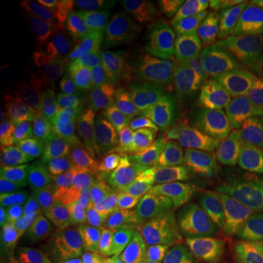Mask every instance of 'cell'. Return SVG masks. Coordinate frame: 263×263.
<instances>
[{"label":"cell","mask_w":263,"mask_h":263,"mask_svg":"<svg viewBox=\"0 0 263 263\" xmlns=\"http://www.w3.org/2000/svg\"><path fill=\"white\" fill-rule=\"evenodd\" d=\"M8 199L13 230L28 249L44 243L66 245L67 238L82 226L35 192L12 189Z\"/></svg>","instance_id":"3"},{"label":"cell","mask_w":263,"mask_h":263,"mask_svg":"<svg viewBox=\"0 0 263 263\" xmlns=\"http://www.w3.org/2000/svg\"><path fill=\"white\" fill-rule=\"evenodd\" d=\"M206 69L189 65L152 85L151 92L135 113V120H151L184 104L196 103L206 86Z\"/></svg>","instance_id":"7"},{"label":"cell","mask_w":263,"mask_h":263,"mask_svg":"<svg viewBox=\"0 0 263 263\" xmlns=\"http://www.w3.org/2000/svg\"><path fill=\"white\" fill-rule=\"evenodd\" d=\"M190 226L180 218H174L154 243V263H190Z\"/></svg>","instance_id":"20"},{"label":"cell","mask_w":263,"mask_h":263,"mask_svg":"<svg viewBox=\"0 0 263 263\" xmlns=\"http://www.w3.org/2000/svg\"><path fill=\"white\" fill-rule=\"evenodd\" d=\"M154 28L170 43L173 50L187 65L206 69L211 66L216 48V37L221 21L177 24L168 21H152Z\"/></svg>","instance_id":"8"},{"label":"cell","mask_w":263,"mask_h":263,"mask_svg":"<svg viewBox=\"0 0 263 263\" xmlns=\"http://www.w3.org/2000/svg\"><path fill=\"white\" fill-rule=\"evenodd\" d=\"M233 179L230 171L216 165L202 173L186 174L177 195V218L192 226L228 209Z\"/></svg>","instance_id":"5"},{"label":"cell","mask_w":263,"mask_h":263,"mask_svg":"<svg viewBox=\"0 0 263 263\" xmlns=\"http://www.w3.org/2000/svg\"><path fill=\"white\" fill-rule=\"evenodd\" d=\"M203 107L205 104L200 101L184 104L146 120L143 124L183 139L190 133L203 129Z\"/></svg>","instance_id":"21"},{"label":"cell","mask_w":263,"mask_h":263,"mask_svg":"<svg viewBox=\"0 0 263 263\" xmlns=\"http://www.w3.org/2000/svg\"><path fill=\"white\" fill-rule=\"evenodd\" d=\"M133 146L148 161L157 179L183 180L186 176L183 139L142 123L133 135Z\"/></svg>","instance_id":"10"},{"label":"cell","mask_w":263,"mask_h":263,"mask_svg":"<svg viewBox=\"0 0 263 263\" xmlns=\"http://www.w3.org/2000/svg\"><path fill=\"white\" fill-rule=\"evenodd\" d=\"M31 187L32 192L44 197L60 212L76 222L84 224L82 184H79L66 170L50 162L38 164L32 171Z\"/></svg>","instance_id":"11"},{"label":"cell","mask_w":263,"mask_h":263,"mask_svg":"<svg viewBox=\"0 0 263 263\" xmlns=\"http://www.w3.org/2000/svg\"><path fill=\"white\" fill-rule=\"evenodd\" d=\"M240 6L247 13V16L263 31V0H246L240 2Z\"/></svg>","instance_id":"31"},{"label":"cell","mask_w":263,"mask_h":263,"mask_svg":"<svg viewBox=\"0 0 263 263\" xmlns=\"http://www.w3.org/2000/svg\"><path fill=\"white\" fill-rule=\"evenodd\" d=\"M31 250L21 240L6 241L0 249V263H29Z\"/></svg>","instance_id":"29"},{"label":"cell","mask_w":263,"mask_h":263,"mask_svg":"<svg viewBox=\"0 0 263 263\" xmlns=\"http://www.w3.org/2000/svg\"><path fill=\"white\" fill-rule=\"evenodd\" d=\"M186 174H196L215 167V155L205 129L190 133L183 138Z\"/></svg>","instance_id":"25"},{"label":"cell","mask_w":263,"mask_h":263,"mask_svg":"<svg viewBox=\"0 0 263 263\" xmlns=\"http://www.w3.org/2000/svg\"><path fill=\"white\" fill-rule=\"evenodd\" d=\"M259 254L262 256V259H263V241H262V245H260V247H259Z\"/></svg>","instance_id":"35"},{"label":"cell","mask_w":263,"mask_h":263,"mask_svg":"<svg viewBox=\"0 0 263 263\" xmlns=\"http://www.w3.org/2000/svg\"><path fill=\"white\" fill-rule=\"evenodd\" d=\"M130 54L136 67L152 85L189 66L148 21L133 38Z\"/></svg>","instance_id":"9"},{"label":"cell","mask_w":263,"mask_h":263,"mask_svg":"<svg viewBox=\"0 0 263 263\" xmlns=\"http://www.w3.org/2000/svg\"><path fill=\"white\" fill-rule=\"evenodd\" d=\"M119 173L124 186L133 190H149L157 189V176L143 158L139 149L133 146L123 157Z\"/></svg>","instance_id":"23"},{"label":"cell","mask_w":263,"mask_h":263,"mask_svg":"<svg viewBox=\"0 0 263 263\" xmlns=\"http://www.w3.org/2000/svg\"><path fill=\"white\" fill-rule=\"evenodd\" d=\"M10 233V228H9V222H8V219L5 218V215L2 216V241L5 243L6 240H8V237H9Z\"/></svg>","instance_id":"32"},{"label":"cell","mask_w":263,"mask_h":263,"mask_svg":"<svg viewBox=\"0 0 263 263\" xmlns=\"http://www.w3.org/2000/svg\"><path fill=\"white\" fill-rule=\"evenodd\" d=\"M114 206L120 218L135 216H154L165 214L164 200L158 195L157 189L133 190L120 186L113 193Z\"/></svg>","instance_id":"22"},{"label":"cell","mask_w":263,"mask_h":263,"mask_svg":"<svg viewBox=\"0 0 263 263\" xmlns=\"http://www.w3.org/2000/svg\"><path fill=\"white\" fill-rule=\"evenodd\" d=\"M65 116L78 136L81 160L94 173H107L108 165L127 148L136 130L133 116H107L86 104H69Z\"/></svg>","instance_id":"2"},{"label":"cell","mask_w":263,"mask_h":263,"mask_svg":"<svg viewBox=\"0 0 263 263\" xmlns=\"http://www.w3.org/2000/svg\"><path fill=\"white\" fill-rule=\"evenodd\" d=\"M241 263H263V259L259 253H253L250 254L249 257H246Z\"/></svg>","instance_id":"33"},{"label":"cell","mask_w":263,"mask_h":263,"mask_svg":"<svg viewBox=\"0 0 263 263\" xmlns=\"http://www.w3.org/2000/svg\"><path fill=\"white\" fill-rule=\"evenodd\" d=\"M259 184H260V187L263 190V167L259 170Z\"/></svg>","instance_id":"34"},{"label":"cell","mask_w":263,"mask_h":263,"mask_svg":"<svg viewBox=\"0 0 263 263\" xmlns=\"http://www.w3.org/2000/svg\"><path fill=\"white\" fill-rule=\"evenodd\" d=\"M165 227V214L154 216L120 218L113 230L101 240L103 247L113 245H135L141 241L155 243Z\"/></svg>","instance_id":"19"},{"label":"cell","mask_w":263,"mask_h":263,"mask_svg":"<svg viewBox=\"0 0 263 263\" xmlns=\"http://www.w3.org/2000/svg\"><path fill=\"white\" fill-rule=\"evenodd\" d=\"M230 2L214 0H155L151 2V10L164 18L162 21L187 24L218 21L230 10Z\"/></svg>","instance_id":"17"},{"label":"cell","mask_w":263,"mask_h":263,"mask_svg":"<svg viewBox=\"0 0 263 263\" xmlns=\"http://www.w3.org/2000/svg\"><path fill=\"white\" fill-rule=\"evenodd\" d=\"M29 250V263H66L65 250L59 243H44Z\"/></svg>","instance_id":"28"},{"label":"cell","mask_w":263,"mask_h":263,"mask_svg":"<svg viewBox=\"0 0 263 263\" xmlns=\"http://www.w3.org/2000/svg\"><path fill=\"white\" fill-rule=\"evenodd\" d=\"M82 200H84L82 226L86 231H89L101 241L120 219V215L117 214L114 206L110 183L103 177L84 183Z\"/></svg>","instance_id":"14"},{"label":"cell","mask_w":263,"mask_h":263,"mask_svg":"<svg viewBox=\"0 0 263 263\" xmlns=\"http://www.w3.org/2000/svg\"><path fill=\"white\" fill-rule=\"evenodd\" d=\"M66 263H107L101 241L81 226L65 245Z\"/></svg>","instance_id":"24"},{"label":"cell","mask_w":263,"mask_h":263,"mask_svg":"<svg viewBox=\"0 0 263 263\" xmlns=\"http://www.w3.org/2000/svg\"><path fill=\"white\" fill-rule=\"evenodd\" d=\"M246 101H211L203 107V129L214 149L216 167L233 171L243 160L250 129Z\"/></svg>","instance_id":"4"},{"label":"cell","mask_w":263,"mask_h":263,"mask_svg":"<svg viewBox=\"0 0 263 263\" xmlns=\"http://www.w3.org/2000/svg\"><path fill=\"white\" fill-rule=\"evenodd\" d=\"M75 3L95 16H101V19L108 18L117 5V2L114 0H76Z\"/></svg>","instance_id":"30"},{"label":"cell","mask_w":263,"mask_h":263,"mask_svg":"<svg viewBox=\"0 0 263 263\" xmlns=\"http://www.w3.org/2000/svg\"><path fill=\"white\" fill-rule=\"evenodd\" d=\"M190 263H233V260L214 238L196 234L192 238Z\"/></svg>","instance_id":"27"},{"label":"cell","mask_w":263,"mask_h":263,"mask_svg":"<svg viewBox=\"0 0 263 263\" xmlns=\"http://www.w3.org/2000/svg\"><path fill=\"white\" fill-rule=\"evenodd\" d=\"M38 9L50 21L63 27L65 31L73 32L85 40H89L94 44L108 38L103 19L86 12L76 3L51 0V2L40 3Z\"/></svg>","instance_id":"15"},{"label":"cell","mask_w":263,"mask_h":263,"mask_svg":"<svg viewBox=\"0 0 263 263\" xmlns=\"http://www.w3.org/2000/svg\"><path fill=\"white\" fill-rule=\"evenodd\" d=\"M208 231L215 238L233 263H241L250 254L259 252L262 238L234 215L231 208L208 221Z\"/></svg>","instance_id":"13"},{"label":"cell","mask_w":263,"mask_h":263,"mask_svg":"<svg viewBox=\"0 0 263 263\" xmlns=\"http://www.w3.org/2000/svg\"><path fill=\"white\" fill-rule=\"evenodd\" d=\"M57 44L67 69L70 70L78 92H82L85 88H92V85L107 70V66L94 43L73 32L60 31Z\"/></svg>","instance_id":"12"},{"label":"cell","mask_w":263,"mask_h":263,"mask_svg":"<svg viewBox=\"0 0 263 263\" xmlns=\"http://www.w3.org/2000/svg\"><path fill=\"white\" fill-rule=\"evenodd\" d=\"M263 82V37L247 24H238L218 41L208 73V95L250 89Z\"/></svg>","instance_id":"1"},{"label":"cell","mask_w":263,"mask_h":263,"mask_svg":"<svg viewBox=\"0 0 263 263\" xmlns=\"http://www.w3.org/2000/svg\"><path fill=\"white\" fill-rule=\"evenodd\" d=\"M230 208L247 228L263 237V190L257 181L246 174L235 176L230 190Z\"/></svg>","instance_id":"18"},{"label":"cell","mask_w":263,"mask_h":263,"mask_svg":"<svg viewBox=\"0 0 263 263\" xmlns=\"http://www.w3.org/2000/svg\"><path fill=\"white\" fill-rule=\"evenodd\" d=\"M151 2L145 0H120L108 18L103 19L108 38L111 40L119 59H127L132 43L138 29L145 22Z\"/></svg>","instance_id":"16"},{"label":"cell","mask_w":263,"mask_h":263,"mask_svg":"<svg viewBox=\"0 0 263 263\" xmlns=\"http://www.w3.org/2000/svg\"><path fill=\"white\" fill-rule=\"evenodd\" d=\"M151 241H141L135 245H113L104 247L107 263H151L152 260Z\"/></svg>","instance_id":"26"},{"label":"cell","mask_w":263,"mask_h":263,"mask_svg":"<svg viewBox=\"0 0 263 263\" xmlns=\"http://www.w3.org/2000/svg\"><path fill=\"white\" fill-rule=\"evenodd\" d=\"M145 98V86L139 76L123 62L107 69L91 88L92 105L113 117H135Z\"/></svg>","instance_id":"6"}]
</instances>
